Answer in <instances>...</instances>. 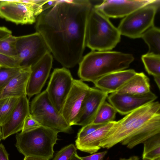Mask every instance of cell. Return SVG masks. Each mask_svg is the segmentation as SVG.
Returning <instances> with one entry per match:
<instances>
[{
    "instance_id": "cell-1",
    "label": "cell",
    "mask_w": 160,
    "mask_h": 160,
    "mask_svg": "<svg viewBox=\"0 0 160 160\" xmlns=\"http://www.w3.org/2000/svg\"><path fill=\"white\" fill-rule=\"evenodd\" d=\"M93 6L88 0H58L38 16L35 28L55 58L65 68L79 62L86 46L88 21Z\"/></svg>"
},
{
    "instance_id": "cell-2",
    "label": "cell",
    "mask_w": 160,
    "mask_h": 160,
    "mask_svg": "<svg viewBox=\"0 0 160 160\" xmlns=\"http://www.w3.org/2000/svg\"><path fill=\"white\" fill-rule=\"evenodd\" d=\"M160 133V104L158 101H154L115 121L100 146L109 149L121 143L132 149Z\"/></svg>"
},
{
    "instance_id": "cell-3",
    "label": "cell",
    "mask_w": 160,
    "mask_h": 160,
    "mask_svg": "<svg viewBox=\"0 0 160 160\" xmlns=\"http://www.w3.org/2000/svg\"><path fill=\"white\" fill-rule=\"evenodd\" d=\"M134 59L131 54L110 51H92L79 62L78 74L82 81L94 83L105 75L125 70Z\"/></svg>"
},
{
    "instance_id": "cell-4",
    "label": "cell",
    "mask_w": 160,
    "mask_h": 160,
    "mask_svg": "<svg viewBox=\"0 0 160 160\" xmlns=\"http://www.w3.org/2000/svg\"><path fill=\"white\" fill-rule=\"evenodd\" d=\"M121 36L109 18L93 6L88 21L86 46L93 51H110L120 42Z\"/></svg>"
},
{
    "instance_id": "cell-5",
    "label": "cell",
    "mask_w": 160,
    "mask_h": 160,
    "mask_svg": "<svg viewBox=\"0 0 160 160\" xmlns=\"http://www.w3.org/2000/svg\"><path fill=\"white\" fill-rule=\"evenodd\" d=\"M58 132L41 126L32 131L18 133L15 146L25 157L49 160L53 157V148L58 140Z\"/></svg>"
},
{
    "instance_id": "cell-6",
    "label": "cell",
    "mask_w": 160,
    "mask_h": 160,
    "mask_svg": "<svg viewBox=\"0 0 160 160\" xmlns=\"http://www.w3.org/2000/svg\"><path fill=\"white\" fill-rule=\"evenodd\" d=\"M30 113L41 126L58 133H69L71 130L62 114L50 100L46 90L37 94L30 105Z\"/></svg>"
},
{
    "instance_id": "cell-7",
    "label": "cell",
    "mask_w": 160,
    "mask_h": 160,
    "mask_svg": "<svg viewBox=\"0 0 160 160\" xmlns=\"http://www.w3.org/2000/svg\"><path fill=\"white\" fill-rule=\"evenodd\" d=\"M160 2L156 0L123 18L117 28L120 34L133 39L141 38L145 31L154 25Z\"/></svg>"
},
{
    "instance_id": "cell-8",
    "label": "cell",
    "mask_w": 160,
    "mask_h": 160,
    "mask_svg": "<svg viewBox=\"0 0 160 160\" xmlns=\"http://www.w3.org/2000/svg\"><path fill=\"white\" fill-rule=\"evenodd\" d=\"M16 47L21 66L32 67L46 53H51L44 38L37 32L18 36Z\"/></svg>"
},
{
    "instance_id": "cell-9",
    "label": "cell",
    "mask_w": 160,
    "mask_h": 160,
    "mask_svg": "<svg viewBox=\"0 0 160 160\" xmlns=\"http://www.w3.org/2000/svg\"><path fill=\"white\" fill-rule=\"evenodd\" d=\"M74 79L70 71L64 67L55 69L51 75L46 91L51 102L61 114Z\"/></svg>"
},
{
    "instance_id": "cell-10",
    "label": "cell",
    "mask_w": 160,
    "mask_h": 160,
    "mask_svg": "<svg viewBox=\"0 0 160 160\" xmlns=\"http://www.w3.org/2000/svg\"><path fill=\"white\" fill-rule=\"evenodd\" d=\"M90 88L80 79H74L61 112L63 117L70 126L75 125L84 100Z\"/></svg>"
},
{
    "instance_id": "cell-11",
    "label": "cell",
    "mask_w": 160,
    "mask_h": 160,
    "mask_svg": "<svg viewBox=\"0 0 160 160\" xmlns=\"http://www.w3.org/2000/svg\"><path fill=\"white\" fill-rule=\"evenodd\" d=\"M0 17L17 25H24L35 22L37 17L31 4L18 0H0Z\"/></svg>"
},
{
    "instance_id": "cell-12",
    "label": "cell",
    "mask_w": 160,
    "mask_h": 160,
    "mask_svg": "<svg viewBox=\"0 0 160 160\" xmlns=\"http://www.w3.org/2000/svg\"><path fill=\"white\" fill-rule=\"evenodd\" d=\"M108 100L117 112L126 115L136 109L155 101L157 96L150 91L143 95L120 94L116 92L108 95Z\"/></svg>"
},
{
    "instance_id": "cell-13",
    "label": "cell",
    "mask_w": 160,
    "mask_h": 160,
    "mask_svg": "<svg viewBox=\"0 0 160 160\" xmlns=\"http://www.w3.org/2000/svg\"><path fill=\"white\" fill-rule=\"evenodd\" d=\"M156 0H105L93 7L108 18L125 17L136 10Z\"/></svg>"
},
{
    "instance_id": "cell-14",
    "label": "cell",
    "mask_w": 160,
    "mask_h": 160,
    "mask_svg": "<svg viewBox=\"0 0 160 160\" xmlns=\"http://www.w3.org/2000/svg\"><path fill=\"white\" fill-rule=\"evenodd\" d=\"M53 60L52 55L48 52L31 67L26 90L29 98L40 93L49 76Z\"/></svg>"
},
{
    "instance_id": "cell-15",
    "label": "cell",
    "mask_w": 160,
    "mask_h": 160,
    "mask_svg": "<svg viewBox=\"0 0 160 160\" xmlns=\"http://www.w3.org/2000/svg\"><path fill=\"white\" fill-rule=\"evenodd\" d=\"M108 94L97 88H91L84 100L75 125L83 126L92 123L100 107L106 101Z\"/></svg>"
},
{
    "instance_id": "cell-16",
    "label": "cell",
    "mask_w": 160,
    "mask_h": 160,
    "mask_svg": "<svg viewBox=\"0 0 160 160\" xmlns=\"http://www.w3.org/2000/svg\"><path fill=\"white\" fill-rule=\"evenodd\" d=\"M30 113L28 99L27 96H22L8 119L1 126L2 140L21 131L25 118Z\"/></svg>"
},
{
    "instance_id": "cell-17",
    "label": "cell",
    "mask_w": 160,
    "mask_h": 160,
    "mask_svg": "<svg viewBox=\"0 0 160 160\" xmlns=\"http://www.w3.org/2000/svg\"><path fill=\"white\" fill-rule=\"evenodd\" d=\"M136 73L132 69L114 72L101 77L94 84L96 88L108 94L114 93L122 88Z\"/></svg>"
},
{
    "instance_id": "cell-18",
    "label": "cell",
    "mask_w": 160,
    "mask_h": 160,
    "mask_svg": "<svg viewBox=\"0 0 160 160\" xmlns=\"http://www.w3.org/2000/svg\"><path fill=\"white\" fill-rule=\"evenodd\" d=\"M31 67H25L9 82L0 94V99L27 96L26 90Z\"/></svg>"
},
{
    "instance_id": "cell-19",
    "label": "cell",
    "mask_w": 160,
    "mask_h": 160,
    "mask_svg": "<svg viewBox=\"0 0 160 160\" xmlns=\"http://www.w3.org/2000/svg\"><path fill=\"white\" fill-rule=\"evenodd\" d=\"M115 121L108 122L101 127L83 138L76 139L75 146L77 149L83 152L92 154L101 148L100 144L114 125Z\"/></svg>"
},
{
    "instance_id": "cell-20",
    "label": "cell",
    "mask_w": 160,
    "mask_h": 160,
    "mask_svg": "<svg viewBox=\"0 0 160 160\" xmlns=\"http://www.w3.org/2000/svg\"><path fill=\"white\" fill-rule=\"evenodd\" d=\"M151 91L149 80L143 72H137L116 92L120 94L143 95Z\"/></svg>"
},
{
    "instance_id": "cell-21",
    "label": "cell",
    "mask_w": 160,
    "mask_h": 160,
    "mask_svg": "<svg viewBox=\"0 0 160 160\" xmlns=\"http://www.w3.org/2000/svg\"><path fill=\"white\" fill-rule=\"evenodd\" d=\"M141 38L148 46V53L160 55V30L154 25L142 35Z\"/></svg>"
},
{
    "instance_id": "cell-22",
    "label": "cell",
    "mask_w": 160,
    "mask_h": 160,
    "mask_svg": "<svg viewBox=\"0 0 160 160\" xmlns=\"http://www.w3.org/2000/svg\"><path fill=\"white\" fill-rule=\"evenodd\" d=\"M143 143L142 159L153 160L160 158V133L148 138Z\"/></svg>"
},
{
    "instance_id": "cell-23",
    "label": "cell",
    "mask_w": 160,
    "mask_h": 160,
    "mask_svg": "<svg viewBox=\"0 0 160 160\" xmlns=\"http://www.w3.org/2000/svg\"><path fill=\"white\" fill-rule=\"evenodd\" d=\"M117 112L112 105L105 101L100 107L92 123L102 125L113 121Z\"/></svg>"
},
{
    "instance_id": "cell-24",
    "label": "cell",
    "mask_w": 160,
    "mask_h": 160,
    "mask_svg": "<svg viewBox=\"0 0 160 160\" xmlns=\"http://www.w3.org/2000/svg\"><path fill=\"white\" fill-rule=\"evenodd\" d=\"M141 59L149 74L160 76V55L147 53L142 55Z\"/></svg>"
},
{
    "instance_id": "cell-25",
    "label": "cell",
    "mask_w": 160,
    "mask_h": 160,
    "mask_svg": "<svg viewBox=\"0 0 160 160\" xmlns=\"http://www.w3.org/2000/svg\"><path fill=\"white\" fill-rule=\"evenodd\" d=\"M19 98L9 97L0 99V126L8 119Z\"/></svg>"
},
{
    "instance_id": "cell-26",
    "label": "cell",
    "mask_w": 160,
    "mask_h": 160,
    "mask_svg": "<svg viewBox=\"0 0 160 160\" xmlns=\"http://www.w3.org/2000/svg\"><path fill=\"white\" fill-rule=\"evenodd\" d=\"M18 37L11 35L0 40V53L9 57L18 58L16 47Z\"/></svg>"
},
{
    "instance_id": "cell-27",
    "label": "cell",
    "mask_w": 160,
    "mask_h": 160,
    "mask_svg": "<svg viewBox=\"0 0 160 160\" xmlns=\"http://www.w3.org/2000/svg\"><path fill=\"white\" fill-rule=\"evenodd\" d=\"M25 66L0 69V94L10 81L19 73Z\"/></svg>"
},
{
    "instance_id": "cell-28",
    "label": "cell",
    "mask_w": 160,
    "mask_h": 160,
    "mask_svg": "<svg viewBox=\"0 0 160 160\" xmlns=\"http://www.w3.org/2000/svg\"><path fill=\"white\" fill-rule=\"evenodd\" d=\"M77 153V148L73 144L67 146L59 151L52 160H71Z\"/></svg>"
},
{
    "instance_id": "cell-29",
    "label": "cell",
    "mask_w": 160,
    "mask_h": 160,
    "mask_svg": "<svg viewBox=\"0 0 160 160\" xmlns=\"http://www.w3.org/2000/svg\"><path fill=\"white\" fill-rule=\"evenodd\" d=\"M0 65L2 68H16L21 67V62L17 57L8 56L0 53Z\"/></svg>"
},
{
    "instance_id": "cell-30",
    "label": "cell",
    "mask_w": 160,
    "mask_h": 160,
    "mask_svg": "<svg viewBox=\"0 0 160 160\" xmlns=\"http://www.w3.org/2000/svg\"><path fill=\"white\" fill-rule=\"evenodd\" d=\"M41 126L39 123L30 113L25 118L21 132H27Z\"/></svg>"
},
{
    "instance_id": "cell-31",
    "label": "cell",
    "mask_w": 160,
    "mask_h": 160,
    "mask_svg": "<svg viewBox=\"0 0 160 160\" xmlns=\"http://www.w3.org/2000/svg\"><path fill=\"white\" fill-rule=\"evenodd\" d=\"M105 124L99 125L91 123L82 126L77 134V139L84 138Z\"/></svg>"
},
{
    "instance_id": "cell-32",
    "label": "cell",
    "mask_w": 160,
    "mask_h": 160,
    "mask_svg": "<svg viewBox=\"0 0 160 160\" xmlns=\"http://www.w3.org/2000/svg\"><path fill=\"white\" fill-rule=\"evenodd\" d=\"M107 151L95 153L91 155L84 157H80L82 160H102L107 153Z\"/></svg>"
},
{
    "instance_id": "cell-33",
    "label": "cell",
    "mask_w": 160,
    "mask_h": 160,
    "mask_svg": "<svg viewBox=\"0 0 160 160\" xmlns=\"http://www.w3.org/2000/svg\"><path fill=\"white\" fill-rule=\"evenodd\" d=\"M12 35V32L6 27L0 26V40Z\"/></svg>"
},
{
    "instance_id": "cell-34",
    "label": "cell",
    "mask_w": 160,
    "mask_h": 160,
    "mask_svg": "<svg viewBox=\"0 0 160 160\" xmlns=\"http://www.w3.org/2000/svg\"><path fill=\"white\" fill-rule=\"evenodd\" d=\"M0 160H9L8 154L2 143H0Z\"/></svg>"
},
{
    "instance_id": "cell-35",
    "label": "cell",
    "mask_w": 160,
    "mask_h": 160,
    "mask_svg": "<svg viewBox=\"0 0 160 160\" xmlns=\"http://www.w3.org/2000/svg\"><path fill=\"white\" fill-rule=\"evenodd\" d=\"M23 160H48L47 159L38 158L25 156Z\"/></svg>"
},
{
    "instance_id": "cell-36",
    "label": "cell",
    "mask_w": 160,
    "mask_h": 160,
    "mask_svg": "<svg viewBox=\"0 0 160 160\" xmlns=\"http://www.w3.org/2000/svg\"><path fill=\"white\" fill-rule=\"evenodd\" d=\"M154 80L155 81L158 89L160 88V76L153 77Z\"/></svg>"
},
{
    "instance_id": "cell-37",
    "label": "cell",
    "mask_w": 160,
    "mask_h": 160,
    "mask_svg": "<svg viewBox=\"0 0 160 160\" xmlns=\"http://www.w3.org/2000/svg\"><path fill=\"white\" fill-rule=\"evenodd\" d=\"M71 160H82L77 153L71 159Z\"/></svg>"
},
{
    "instance_id": "cell-38",
    "label": "cell",
    "mask_w": 160,
    "mask_h": 160,
    "mask_svg": "<svg viewBox=\"0 0 160 160\" xmlns=\"http://www.w3.org/2000/svg\"><path fill=\"white\" fill-rule=\"evenodd\" d=\"M2 140V135L1 127L0 126V142Z\"/></svg>"
},
{
    "instance_id": "cell-39",
    "label": "cell",
    "mask_w": 160,
    "mask_h": 160,
    "mask_svg": "<svg viewBox=\"0 0 160 160\" xmlns=\"http://www.w3.org/2000/svg\"><path fill=\"white\" fill-rule=\"evenodd\" d=\"M131 160H140L139 159L138 157L137 156H132V158Z\"/></svg>"
},
{
    "instance_id": "cell-40",
    "label": "cell",
    "mask_w": 160,
    "mask_h": 160,
    "mask_svg": "<svg viewBox=\"0 0 160 160\" xmlns=\"http://www.w3.org/2000/svg\"><path fill=\"white\" fill-rule=\"evenodd\" d=\"M132 158V156L130 157L128 159H126L125 158H120L119 160H131Z\"/></svg>"
},
{
    "instance_id": "cell-41",
    "label": "cell",
    "mask_w": 160,
    "mask_h": 160,
    "mask_svg": "<svg viewBox=\"0 0 160 160\" xmlns=\"http://www.w3.org/2000/svg\"><path fill=\"white\" fill-rule=\"evenodd\" d=\"M142 160H151L147 159H142Z\"/></svg>"
},
{
    "instance_id": "cell-42",
    "label": "cell",
    "mask_w": 160,
    "mask_h": 160,
    "mask_svg": "<svg viewBox=\"0 0 160 160\" xmlns=\"http://www.w3.org/2000/svg\"><path fill=\"white\" fill-rule=\"evenodd\" d=\"M2 68V67L0 65V69Z\"/></svg>"
}]
</instances>
